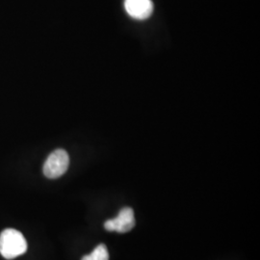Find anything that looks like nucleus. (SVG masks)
I'll return each mask as SVG.
<instances>
[{"label": "nucleus", "instance_id": "obj_1", "mask_svg": "<svg viewBox=\"0 0 260 260\" xmlns=\"http://www.w3.org/2000/svg\"><path fill=\"white\" fill-rule=\"evenodd\" d=\"M27 250V243L19 231L7 229L0 234V253L6 259H13Z\"/></svg>", "mask_w": 260, "mask_h": 260}, {"label": "nucleus", "instance_id": "obj_2", "mask_svg": "<svg viewBox=\"0 0 260 260\" xmlns=\"http://www.w3.org/2000/svg\"><path fill=\"white\" fill-rule=\"evenodd\" d=\"M70 165V157L64 149H56L49 154L44 164V175L47 178H58L63 176Z\"/></svg>", "mask_w": 260, "mask_h": 260}, {"label": "nucleus", "instance_id": "obj_3", "mask_svg": "<svg viewBox=\"0 0 260 260\" xmlns=\"http://www.w3.org/2000/svg\"><path fill=\"white\" fill-rule=\"evenodd\" d=\"M135 225L134 212L129 207L122 208L118 217L113 220H108L104 223V228L108 232L128 233Z\"/></svg>", "mask_w": 260, "mask_h": 260}, {"label": "nucleus", "instance_id": "obj_4", "mask_svg": "<svg viewBox=\"0 0 260 260\" xmlns=\"http://www.w3.org/2000/svg\"><path fill=\"white\" fill-rule=\"evenodd\" d=\"M124 9L131 18L144 20L151 16L153 3L151 0H124Z\"/></svg>", "mask_w": 260, "mask_h": 260}, {"label": "nucleus", "instance_id": "obj_5", "mask_svg": "<svg viewBox=\"0 0 260 260\" xmlns=\"http://www.w3.org/2000/svg\"><path fill=\"white\" fill-rule=\"evenodd\" d=\"M81 260H109V254L105 245H99L91 254L85 255Z\"/></svg>", "mask_w": 260, "mask_h": 260}]
</instances>
